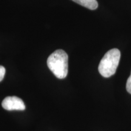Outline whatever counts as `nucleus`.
I'll return each instance as SVG.
<instances>
[{
    "instance_id": "nucleus-6",
    "label": "nucleus",
    "mask_w": 131,
    "mask_h": 131,
    "mask_svg": "<svg viewBox=\"0 0 131 131\" xmlns=\"http://www.w3.org/2000/svg\"><path fill=\"white\" fill-rule=\"evenodd\" d=\"M126 89H127V91L128 92L129 94H131V73H130V77H129L128 79L127 80Z\"/></svg>"
},
{
    "instance_id": "nucleus-1",
    "label": "nucleus",
    "mask_w": 131,
    "mask_h": 131,
    "mask_svg": "<svg viewBox=\"0 0 131 131\" xmlns=\"http://www.w3.org/2000/svg\"><path fill=\"white\" fill-rule=\"evenodd\" d=\"M47 64L49 69L59 79L65 78L68 73V55L61 49L55 50L49 57Z\"/></svg>"
},
{
    "instance_id": "nucleus-3",
    "label": "nucleus",
    "mask_w": 131,
    "mask_h": 131,
    "mask_svg": "<svg viewBox=\"0 0 131 131\" xmlns=\"http://www.w3.org/2000/svg\"><path fill=\"white\" fill-rule=\"evenodd\" d=\"M2 106L7 111H24L26 109L23 101L17 96H7L2 102Z\"/></svg>"
},
{
    "instance_id": "nucleus-4",
    "label": "nucleus",
    "mask_w": 131,
    "mask_h": 131,
    "mask_svg": "<svg viewBox=\"0 0 131 131\" xmlns=\"http://www.w3.org/2000/svg\"><path fill=\"white\" fill-rule=\"evenodd\" d=\"M78 4L91 10H95L98 7V2L96 0H72Z\"/></svg>"
},
{
    "instance_id": "nucleus-2",
    "label": "nucleus",
    "mask_w": 131,
    "mask_h": 131,
    "mask_svg": "<svg viewBox=\"0 0 131 131\" xmlns=\"http://www.w3.org/2000/svg\"><path fill=\"white\" fill-rule=\"evenodd\" d=\"M118 49H112L106 53L98 66V71L103 77L109 78L115 74L120 60Z\"/></svg>"
},
{
    "instance_id": "nucleus-5",
    "label": "nucleus",
    "mask_w": 131,
    "mask_h": 131,
    "mask_svg": "<svg viewBox=\"0 0 131 131\" xmlns=\"http://www.w3.org/2000/svg\"><path fill=\"white\" fill-rule=\"evenodd\" d=\"M5 73H6V69L2 66H0V82L4 79Z\"/></svg>"
}]
</instances>
